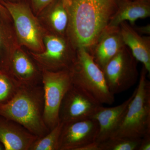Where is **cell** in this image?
I'll list each match as a JSON object with an SVG mask.
<instances>
[{
	"label": "cell",
	"instance_id": "8",
	"mask_svg": "<svg viewBox=\"0 0 150 150\" xmlns=\"http://www.w3.org/2000/svg\"><path fill=\"white\" fill-rule=\"evenodd\" d=\"M138 62L125 46L102 69L109 90L113 95L131 88L139 78Z\"/></svg>",
	"mask_w": 150,
	"mask_h": 150
},
{
	"label": "cell",
	"instance_id": "3",
	"mask_svg": "<svg viewBox=\"0 0 150 150\" xmlns=\"http://www.w3.org/2000/svg\"><path fill=\"white\" fill-rule=\"evenodd\" d=\"M147 75L149 73L143 66L134 96L120 126L111 137L142 138L150 134V82Z\"/></svg>",
	"mask_w": 150,
	"mask_h": 150
},
{
	"label": "cell",
	"instance_id": "26",
	"mask_svg": "<svg viewBox=\"0 0 150 150\" xmlns=\"http://www.w3.org/2000/svg\"><path fill=\"white\" fill-rule=\"evenodd\" d=\"M0 11L1 13L3 14L5 16H6L7 17L10 18L9 14L8 12L7 11L5 8L0 3Z\"/></svg>",
	"mask_w": 150,
	"mask_h": 150
},
{
	"label": "cell",
	"instance_id": "1",
	"mask_svg": "<svg viewBox=\"0 0 150 150\" xmlns=\"http://www.w3.org/2000/svg\"><path fill=\"white\" fill-rule=\"evenodd\" d=\"M69 16L67 36L76 50L88 51L107 27L117 0H63Z\"/></svg>",
	"mask_w": 150,
	"mask_h": 150
},
{
	"label": "cell",
	"instance_id": "9",
	"mask_svg": "<svg viewBox=\"0 0 150 150\" xmlns=\"http://www.w3.org/2000/svg\"><path fill=\"white\" fill-rule=\"evenodd\" d=\"M102 105L72 83L60 105L59 121L66 123L92 118Z\"/></svg>",
	"mask_w": 150,
	"mask_h": 150
},
{
	"label": "cell",
	"instance_id": "14",
	"mask_svg": "<svg viewBox=\"0 0 150 150\" xmlns=\"http://www.w3.org/2000/svg\"><path fill=\"white\" fill-rule=\"evenodd\" d=\"M135 93L123 103L114 107H104L101 105L93 116L99 126L96 142H103L111 138L121 124L127 108Z\"/></svg>",
	"mask_w": 150,
	"mask_h": 150
},
{
	"label": "cell",
	"instance_id": "19",
	"mask_svg": "<svg viewBox=\"0 0 150 150\" xmlns=\"http://www.w3.org/2000/svg\"><path fill=\"white\" fill-rule=\"evenodd\" d=\"M64 123L59 122L53 129L41 138H38L29 150H59L60 136Z\"/></svg>",
	"mask_w": 150,
	"mask_h": 150
},
{
	"label": "cell",
	"instance_id": "15",
	"mask_svg": "<svg viewBox=\"0 0 150 150\" xmlns=\"http://www.w3.org/2000/svg\"><path fill=\"white\" fill-rule=\"evenodd\" d=\"M120 31L125 46L150 74V36L138 33L127 21L121 23Z\"/></svg>",
	"mask_w": 150,
	"mask_h": 150
},
{
	"label": "cell",
	"instance_id": "17",
	"mask_svg": "<svg viewBox=\"0 0 150 150\" xmlns=\"http://www.w3.org/2000/svg\"><path fill=\"white\" fill-rule=\"evenodd\" d=\"M48 32L67 36L69 16L63 0H54L37 16Z\"/></svg>",
	"mask_w": 150,
	"mask_h": 150
},
{
	"label": "cell",
	"instance_id": "2",
	"mask_svg": "<svg viewBox=\"0 0 150 150\" xmlns=\"http://www.w3.org/2000/svg\"><path fill=\"white\" fill-rule=\"evenodd\" d=\"M44 106L42 84L20 86L11 99L0 104V115L20 123L41 138L50 131L43 119Z\"/></svg>",
	"mask_w": 150,
	"mask_h": 150
},
{
	"label": "cell",
	"instance_id": "23",
	"mask_svg": "<svg viewBox=\"0 0 150 150\" xmlns=\"http://www.w3.org/2000/svg\"><path fill=\"white\" fill-rule=\"evenodd\" d=\"M150 150V134L142 137L138 150Z\"/></svg>",
	"mask_w": 150,
	"mask_h": 150
},
{
	"label": "cell",
	"instance_id": "7",
	"mask_svg": "<svg viewBox=\"0 0 150 150\" xmlns=\"http://www.w3.org/2000/svg\"><path fill=\"white\" fill-rule=\"evenodd\" d=\"M44 49L40 53L28 52L41 70H69L74 64L76 50L67 36L47 32L43 38Z\"/></svg>",
	"mask_w": 150,
	"mask_h": 150
},
{
	"label": "cell",
	"instance_id": "25",
	"mask_svg": "<svg viewBox=\"0 0 150 150\" xmlns=\"http://www.w3.org/2000/svg\"><path fill=\"white\" fill-rule=\"evenodd\" d=\"M78 150H100V149L99 143L95 142L82 147Z\"/></svg>",
	"mask_w": 150,
	"mask_h": 150
},
{
	"label": "cell",
	"instance_id": "6",
	"mask_svg": "<svg viewBox=\"0 0 150 150\" xmlns=\"http://www.w3.org/2000/svg\"><path fill=\"white\" fill-rule=\"evenodd\" d=\"M41 83L44 91L43 119L49 130L59 123L62 100L72 85L69 70H41Z\"/></svg>",
	"mask_w": 150,
	"mask_h": 150
},
{
	"label": "cell",
	"instance_id": "22",
	"mask_svg": "<svg viewBox=\"0 0 150 150\" xmlns=\"http://www.w3.org/2000/svg\"><path fill=\"white\" fill-rule=\"evenodd\" d=\"M54 0H30L31 8L37 16L43 9Z\"/></svg>",
	"mask_w": 150,
	"mask_h": 150
},
{
	"label": "cell",
	"instance_id": "27",
	"mask_svg": "<svg viewBox=\"0 0 150 150\" xmlns=\"http://www.w3.org/2000/svg\"><path fill=\"white\" fill-rule=\"evenodd\" d=\"M0 1L10 2H18L21 1V0H0Z\"/></svg>",
	"mask_w": 150,
	"mask_h": 150
},
{
	"label": "cell",
	"instance_id": "24",
	"mask_svg": "<svg viewBox=\"0 0 150 150\" xmlns=\"http://www.w3.org/2000/svg\"><path fill=\"white\" fill-rule=\"evenodd\" d=\"M134 29L140 35H149L150 34V25L148 24L146 26L141 27H135L132 26Z\"/></svg>",
	"mask_w": 150,
	"mask_h": 150
},
{
	"label": "cell",
	"instance_id": "21",
	"mask_svg": "<svg viewBox=\"0 0 150 150\" xmlns=\"http://www.w3.org/2000/svg\"><path fill=\"white\" fill-rule=\"evenodd\" d=\"M19 87L6 72L0 68V104L6 103L11 99Z\"/></svg>",
	"mask_w": 150,
	"mask_h": 150
},
{
	"label": "cell",
	"instance_id": "18",
	"mask_svg": "<svg viewBox=\"0 0 150 150\" xmlns=\"http://www.w3.org/2000/svg\"><path fill=\"white\" fill-rule=\"evenodd\" d=\"M20 46L10 18L0 11V68L2 69L10 54Z\"/></svg>",
	"mask_w": 150,
	"mask_h": 150
},
{
	"label": "cell",
	"instance_id": "28",
	"mask_svg": "<svg viewBox=\"0 0 150 150\" xmlns=\"http://www.w3.org/2000/svg\"><path fill=\"white\" fill-rule=\"evenodd\" d=\"M0 150H5L4 146L1 142H0Z\"/></svg>",
	"mask_w": 150,
	"mask_h": 150
},
{
	"label": "cell",
	"instance_id": "13",
	"mask_svg": "<svg viewBox=\"0 0 150 150\" xmlns=\"http://www.w3.org/2000/svg\"><path fill=\"white\" fill-rule=\"evenodd\" d=\"M38 138L21 124L0 115V142L5 150H29Z\"/></svg>",
	"mask_w": 150,
	"mask_h": 150
},
{
	"label": "cell",
	"instance_id": "29",
	"mask_svg": "<svg viewBox=\"0 0 150 150\" xmlns=\"http://www.w3.org/2000/svg\"><path fill=\"white\" fill-rule=\"evenodd\" d=\"M132 1H134V0H132Z\"/></svg>",
	"mask_w": 150,
	"mask_h": 150
},
{
	"label": "cell",
	"instance_id": "4",
	"mask_svg": "<svg viewBox=\"0 0 150 150\" xmlns=\"http://www.w3.org/2000/svg\"><path fill=\"white\" fill-rule=\"evenodd\" d=\"M73 84L79 88L101 104L111 105L114 95L108 87L101 69L85 48L76 50V56L69 70Z\"/></svg>",
	"mask_w": 150,
	"mask_h": 150
},
{
	"label": "cell",
	"instance_id": "11",
	"mask_svg": "<svg viewBox=\"0 0 150 150\" xmlns=\"http://www.w3.org/2000/svg\"><path fill=\"white\" fill-rule=\"evenodd\" d=\"M98 129L97 121L93 118L64 123L59 139V150H78L96 142Z\"/></svg>",
	"mask_w": 150,
	"mask_h": 150
},
{
	"label": "cell",
	"instance_id": "20",
	"mask_svg": "<svg viewBox=\"0 0 150 150\" xmlns=\"http://www.w3.org/2000/svg\"><path fill=\"white\" fill-rule=\"evenodd\" d=\"M142 138L111 137L98 143L100 150H138Z\"/></svg>",
	"mask_w": 150,
	"mask_h": 150
},
{
	"label": "cell",
	"instance_id": "10",
	"mask_svg": "<svg viewBox=\"0 0 150 150\" xmlns=\"http://www.w3.org/2000/svg\"><path fill=\"white\" fill-rule=\"evenodd\" d=\"M19 46L9 56L2 68L19 85L35 86L41 83V70L28 52Z\"/></svg>",
	"mask_w": 150,
	"mask_h": 150
},
{
	"label": "cell",
	"instance_id": "16",
	"mask_svg": "<svg viewBox=\"0 0 150 150\" xmlns=\"http://www.w3.org/2000/svg\"><path fill=\"white\" fill-rule=\"evenodd\" d=\"M150 16V0H117V8L107 27H117L129 21L131 26L139 19Z\"/></svg>",
	"mask_w": 150,
	"mask_h": 150
},
{
	"label": "cell",
	"instance_id": "12",
	"mask_svg": "<svg viewBox=\"0 0 150 150\" xmlns=\"http://www.w3.org/2000/svg\"><path fill=\"white\" fill-rule=\"evenodd\" d=\"M125 46L120 26L106 27L88 51L96 64L102 70Z\"/></svg>",
	"mask_w": 150,
	"mask_h": 150
},
{
	"label": "cell",
	"instance_id": "5",
	"mask_svg": "<svg viewBox=\"0 0 150 150\" xmlns=\"http://www.w3.org/2000/svg\"><path fill=\"white\" fill-rule=\"evenodd\" d=\"M9 14L19 45L33 53L44 49L43 38L46 33L37 16L27 4L23 2L0 1Z\"/></svg>",
	"mask_w": 150,
	"mask_h": 150
}]
</instances>
